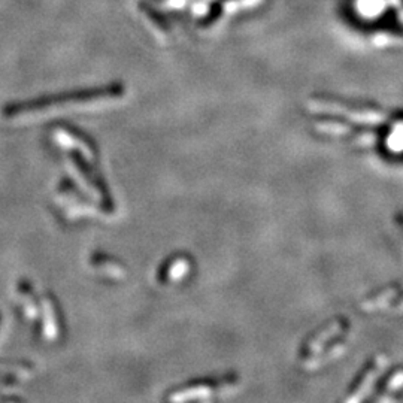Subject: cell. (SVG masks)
<instances>
[{"mask_svg": "<svg viewBox=\"0 0 403 403\" xmlns=\"http://www.w3.org/2000/svg\"><path fill=\"white\" fill-rule=\"evenodd\" d=\"M388 365H390V357L388 355L378 354L373 357L372 362L360 373L358 380L351 387L350 394L343 400L347 403H357L366 399L372 393L373 387L377 385L378 380L382 377V373L388 368Z\"/></svg>", "mask_w": 403, "mask_h": 403, "instance_id": "4", "label": "cell"}, {"mask_svg": "<svg viewBox=\"0 0 403 403\" xmlns=\"http://www.w3.org/2000/svg\"><path fill=\"white\" fill-rule=\"evenodd\" d=\"M348 329H350V323L345 319H336V320L329 321L320 330H316V332L305 342V345L302 347V351H300L302 358L308 360L316 354H320L327 347H330V345H332L335 341H338L339 338H342L345 333H347Z\"/></svg>", "mask_w": 403, "mask_h": 403, "instance_id": "5", "label": "cell"}, {"mask_svg": "<svg viewBox=\"0 0 403 403\" xmlns=\"http://www.w3.org/2000/svg\"><path fill=\"white\" fill-rule=\"evenodd\" d=\"M239 387V380L236 375H226L221 378L205 380L187 384L177 392H174L169 399L174 402H185V400H202L209 399L217 394L233 393Z\"/></svg>", "mask_w": 403, "mask_h": 403, "instance_id": "3", "label": "cell"}, {"mask_svg": "<svg viewBox=\"0 0 403 403\" xmlns=\"http://www.w3.org/2000/svg\"><path fill=\"white\" fill-rule=\"evenodd\" d=\"M400 289L397 285L385 287V289L380 290L378 293L372 294L366 300L362 302V309L365 312H380V311H387L390 308V305L394 302V299L400 294Z\"/></svg>", "mask_w": 403, "mask_h": 403, "instance_id": "7", "label": "cell"}, {"mask_svg": "<svg viewBox=\"0 0 403 403\" xmlns=\"http://www.w3.org/2000/svg\"><path fill=\"white\" fill-rule=\"evenodd\" d=\"M397 228H399V239H400V245L403 251V217L402 215H397Z\"/></svg>", "mask_w": 403, "mask_h": 403, "instance_id": "12", "label": "cell"}, {"mask_svg": "<svg viewBox=\"0 0 403 403\" xmlns=\"http://www.w3.org/2000/svg\"><path fill=\"white\" fill-rule=\"evenodd\" d=\"M314 131L332 138H351L350 142L360 147H373L378 143V133L370 131L355 132L348 124L339 123L336 120H319L314 123Z\"/></svg>", "mask_w": 403, "mask_h": 403, "instance_id": "6", "label": "cell"}, {"mask_svg": "<svg viewBox=\"0 0 403 403\" xmlns=\"http://www.w3.org/2000/svg\"><path fill=\"white\" fill-rule=\"evenodd\" d=\"M387 311L388 312H403V294L402 293L394 299V302Z\"/></svg>", "mask_w": 403, "mask_h": 403, "instance_id": "11", "label": "cell"}, {"mask_svg": "<svg viewBox=\"0 0 403 403\" xmlns=\"http://www.w3.org/2000/svg\"><path fill=\"white\" fill-rule=\"evenodd\" d=\"M403 388V369H399L396 370L393 375L387 380L384 388H382V392H381V396L378 397V400H385V399H392L393 394L399 393L400 390Z\"/></svg>", "mask_w": 403, "mask_h": 403, "instance_id": "10", "label": "cell"}, {"mask_svg": "<svg viewBox=\"0 0 403 403\" xmlns=\"http://www.w3.org/2000/svg\"><path fill=\"white\" fill-rule=\"evenodd\" d=\"M193 267V262L187 255H177L166 265L162 272V281L177 282L189 275Z\"/></svg>", "mask_w": 403, "mask_h": 403, "instance_id": "9", "label": "cell"}, {"mask_svg": "<svg viewBox=\"0 0 403 403\" xmlns=\"http://www.w3.org/2000/svg\"><path fill=\"white\" fill-rule=\"evenodd\" d=\"M308 109L316 114L339 115L355 123L381 124L388 120L387 112L373 104L345 100L332 96H314L308 100Z\"/></svg>", "mask_w": 403, "mask_h": 403, "instance_id": "2", "label": "cell"}, {"mask_svg": "<svg viewBox=\"0 0 403 403\" xmlns=\"http://www.w3.org/2000/svg\"><path fill=\"white\" fill-rule=\"evenodd\" d=\"M265 0H150L155 12L180 18V26L193 33H211Z\"/></svg>", "mask_w": 403, "mask_h": 403, "instance_id": "1", "label": "cell"}, {"mask_svg": "<svg viewBox=\"0 0 403 403\" xmlns=\"http://www.w3.org/2000/svg\"><path fill=\"white\" fill-rule=\"evenodd\" d=\"M345 350H347V341H345V338L342 336L330 345V347H327L324 351H321L320 354H316L308 360H304V366L307 369H316L320 366H324L330 362H333L336 357L342 355Z\"/></svg>", "mask_w": 403, "mask_h": 403, "instance_id": "8", "label": "cell"}]
</instances>
